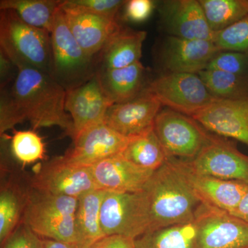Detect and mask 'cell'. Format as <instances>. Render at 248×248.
<instances>
[{
	"instance_id": "obj_26",
	"label": "cell",
	"mask_w": 248,
	"mask_h": 248,
	"mask_svg": "<svg viewBox=\"0 0 248 248\" xmlns=\"http://www.w3.org/2000/svg\"><path fill=\"white\" fill-rule=\"evenodd\" d=\"M63 0H1L0 10L14 11L24 22L51 33Z\"/></svg>"
},
{
	"instance_id": "obj_22",
	"label": "cell",
	"mask_w": 248,
	"mask_h": 248,
	"mask_svg": "<svg viewBox=\"0 0 248 248\" xmlns=\"http://www.w3.org/2000/svg\"><path fill=\"white\" fill-rule=\"evenodd\" d=\"M103 91L112 104H122L138 97L146 85V68L141 62L117 69L96 73Z\"/></svg>"
},
{
	"instance_id": "obj_18",
	"label": "cell",
	"mask_w": 248,
	"mask_h": 248,
	"mask_svg": "<svg viewBox=\"0 0 248 248\" xmlns=\"http://www.w3.org/2000/svg\"><path fill=\"white\" fill-rule=\"evenodd\" d=\"M112 104L103 91L97 74L76 89L66 91L65 108L73 124V140L86 129L104 122Z\"/></svg>"
},
{
	"instance_id": "obj_33",
	"label": "cell",
	"mask_w": 248,
	"mask_h": 248,
	"mask_svg": "<svg viewBox=\"0 0 248 248\" xmlns=\"http://www.w3.org/2000/svg\"><path fill=\"white\" fill-rule=\"evenodd\" d=\"M80 9L103 17L117 19V14L126 4L124 0H68Z\"/></svg>"
},
{
	"instance_id": "obj_32",
	"label": "cell",
	"mask_w": 248,
	"mask_h": 248,
	"mask_svg": "<svg viewBox=\"0 0 248 248\" xmlns=\"http://www.w3.org/2000/svg\"><path fill=\"white\" fill-rule=\"evenodd\" d=\"M206 69L226 72L248 78V54L221 50L210 60Z\"/></svg>"
},
{
	"instance_id": "obj_38",
	"label": "cell",
	"mask_w": 248,
	"mask_h": 248,
	"mask_svg": "<svg viewBox=\"0 0 248 248\" xmlns=\"http://www.w3.org/2000/svg\"><path fill=\"white\" fill-rule=\"evenodd\" d=\"M231 214L248 222V187L237 208Z\"/></svg>"
},
{
	"instance_id": "obj_5",
	"label": "cell",
	"mask_w": 248,
	"mask_h": 248,
	"mask_svg": "<svg viewBox=\"0 0 248 248\" xmlns=\"http://www.w3.org/2000/svg\"><path fill=\"white\" fill-rule=\"evenodd\" d=\"M51 76L66 91L85 84L95 76L94 58L81 48L68 27L61 7L51 33Z\"/></svg>"
},
{
	"instance_id": "obj_34",
	"label": "cell",
	"mask_w": 248,
	"mask_h": 248,
	"mask_svg": "<svg viewBox=\"0 0 248 248\" xmlns=\"http://www.w3.org/2000/svg\"><path fill=\"white\" fill-rule=\"evenodd\" d=\"M1 248H42V240L22 223L1 246Z\"/></svg>"
},
{
	"instance_id": "obj_6",
	"label": "cell",
	"mask_w": 248,
	"mask_h": 248,
	"mask_svg": "<svg viewBox=\"0 0 248 248\" xmlns=\"http://www.w3.org/2000/svg\"><path fill=\"white\" fill-rule=\"evenodd\" d=\"M154 130L169 157L184 160L195 158L211 136L193 118L169 108L160 110Z\"/></svg>"
},
{
	"instance_id": "obj_25",
	"label": "cell",
	"mask_w": 248,
	"mask_h": 248,
	"mask_svg": "<svg viewBox=\"0 0 248 248\" xmlns=\"http://www.w3.org/2000/svg\"><path fill=\"white\" fill-rule=\"evenodd\" d=\"M198 228L193 221L149 231L135 239V248H197Z\"/></svg>"
},
{
	"instance_id": "obj_21",
	"label": "cell",
	"mask_w": 248,
	"mask_h": 248,
	"mask_svg": "<svg viewBox=\"0 0 248 248\" xmlns=\"http://www.w3.org/2000/svg\"><path fill=\"white\" fill-rule=\"evenodd\" d=\"M146 37V31L121 27L94 58L96 71L124 68L141 62Z\"/></svg>"
},
{
	"instance_id": "obj_37",
	"label": "cell",
	"mask_w": 248,
	"mask_h": 248,
	"mask_svg": "<svg viewBox=\"0 0 248 248\" xmlns=\"http://www.w3.org/2000/svg\"><path fill=\"white\" fill-rule=\"evenodd\" d=\"M19 69L4 52L0 50V85L1 89L11 84L17 76Z\"/></svg>"
},
{
	"instance_id": "obj_10",
	"label": "cell",
	"mask_w": 248,
	"mask_h": 248,
	"mask_svg": "<svg viewBox=\"0 0 248 248\" xmlns=\"http://www.w3.org/2000/svg\"><path fill=\"white\" fill-rule=\"evenodd\" d=\"M184 161L196 172L248 184V155L239 151L234 143L224 139L211 135L195 158Z\"/></svg>"
},
{
	"instance_id": "obj_36",
	"label": "cell",
	"mask_w": 248,
	"mask_h": 248,
	"mask_svg": "<svg viewBox=\"0 0 248 248\" xmlns=\"http://www.w3.org/2000/svg\"><path fill=\"white\" fill-rule=\"evenodd\" d=\"M90 248H135V239L124 235H106Z\"/></svg>"
},
{
	"instance_id": "obj_4",
	"label": "cell",
	"mask_w": 248,
	"mask_h": 248,
	"mask_svg": "<svg viewBox=\"0 0 248 248\" xmlns=\"http://www.w3.org/2000/svg\"><path fill=\"white\" fill-rule=\"evenodd\" d=\"M78 199L52 195L30 187L22 223L40 238L78 244Z\"/></svg>"
},
{
	"instance_id": "obj_7",
	"label": "cell",
	"mask_w": 248,
	"mask_h": 248,
	"mask_svg": "<svg viewBox=\"0 0 248 248\" xmlns=\"http://www.w3.org/2000/svg\"><path fill=\"white\" fill-rule=\"evenodd\" d=\"M101 223L105 235H124L136 239L148 232L149 216L143 190L135 193L106 191Z\"/></svg>"
},
{
	"instance_id": "obj_16",
	"label": "cell",
	"mask_w": 248,
	"mask_h": 248,
	"mask_svg": "<svg viewBox=\"0 0 248 248\" xmlns=\"http://www.w3.org/2000/svg\"><path fill=\"white\" fill-rule=\"evenodd\" d=\"M162 107L159 99L146 88L135 99L110 106L104 123L124 136H135L154 126Z\"/></svg>"
},
{
	"instance_id": "obj_1",
	"label": "cell",
	"mask_w": 248,
	"mask_h": 248,
	"mask_svg": "<svg viewBox=\"0 0 248 248\" xmlns=\"http://www.w3.org/2000/svg\"><path fill=\"white\" fill-rule=\"evenodd\" d=\"M66 91L50 75L20 68L14 81L1 89L0 134L29 122L32 130L58 126L73 138V124L65 108Z\"/></svg>"
},
{
	"instance_id": "obj_11",
	"label": "cell",
	"mask_w": 248,
	"mask_h": 248,
	"mask_svg": "<svg viewBox=\"0 0 248 248\" xmlns=\"http://www.w3.org/2000/svg\"><path fill=\"white\" fill-rule=\"evenodd\" d=\"M31 187L52 195L78 200L91 191L99 190L91 167L72 164L63 156L42 164L31 179Z\"/></svg>"
},
{
	"instance_id": "obj_23",
	"label": "cell",
	"mask_w": 248,
	"mask_h": 248,
	"mask_svg": "<svg viewBox=\"0 0 248 248\" xmlns=\"http://www.w3.org/2000/svg\"><path fill=\"white\" fill-rule=\"evenodd\" d=\"M106 191L94 190L78 200L76 226L78 248H90L106 236L101 223V208Z\"/></svg>"
},
{
	"instance_id": "obj_28",
	"label": "cell",
	"mask_w": 248,
	"mask_h": 248,
	"mask_svg": "<svg viewBox=\"0 0 248 248\" xmlns=\"http://www.w3.org/2000/svg\"><path fill=\"white\" fill-rule=\"evenodd\" d=\"M209 92L217 99L248 100V78L216 70L199 73Z\"/></svg>"
},
{
	"instance_id": "obj_24",
	"label": "cell",
	"mask_w": 248,
	"mask_h": 248,
	"mask_svg": "<svg viewBox=\"0 0 248 248\" xmlns=\"http://www.w3.org/2000/svg\"><path fill=\"white\" fill-rule=\"evenodd\" d=\"M121 156L140 167L152 171L164 166L169 158L155 133L154 126L130 137Z\"/></svg>"
},
{
	"instance_id": "obj_39",
	"label": "cell",
	"mask_w": 248,
	"mask_h": 248,
	"mask_svg": "<svg viewBox=\"0 0 248 248\" xmlns=\"http://www.w3.org/2000/svg\"><path fill=\"white\" fill-rule=\"evenodd\" d=\"M42 240V248H78L76 245L66 244V243L60 242L54 240L44 239Z\"/></svg>"
},
{
	"instance_id": "obj_14",
	"label": "cell",
	"mask_w": 248,
	"mask_h": 248,
	"mask_svg": "<svg viewBox=\"0 0 248 248\" xmlns=\"http://www.w3.org/2000/svg\"><path fill=\"white\" fill-rule=\"evenodd\" d=\"M68 27L90 58H94L121 26L117 19L92 14L63 0L61 6Z\"/></svg>"
},
{
	"instance_id": "obj_17",
	"label": "cell",
	"mask_w": 248,
	"mask_h": 248,
	"mask_svg": "<svg viewBox=\"0 0 248 248\" xmlns=\"http://www.w3.org/2000/svg\"><path fill=\"white\" fill-rule=\"evenodd\" d=\"M158 9L161 24L169 35L213 42L215 32L209 27L200 1L169 0L162 1Z\"/></svg>"
},
{
	"instance_id": "obj_2",
	"label": "cell",
	"mask_w": 248,
	"mask_h": 248,
	"mask_svg": "<svg viewBox=\"0 0 248 248\" xmlns=\"http://www.w3.org/2000/svg\"><path fill=\"white\" fill-rule=\"evenodd\" d=\"M149 231L193 221L202 202L169 159L156 170L144 189Z\"/></svg>"
},
{
	"instance_id": "obj_30",
	"label": "cell",
	"mask_w": 248,
	"mask_h": 248,
	"mask_svg": "<svg viewBox=\"0 0 248 248\" xmlns=\"http://www.w3.org/2000/svg\"><path fill=\"white\" fill-rule=\"evenodd\" d=\"M11 147L15 158L24 165L32 164L45 157V143L33 130L14 131Z\"/></svg>"
},
{
	"instance_id": "obj_3",
	"label": "cell",
	"mask_w": 248,
	"mask_h": 248,
	"mask_svg": "<svg viewBox=\"0 0 248 248\" xmlns=\"http://www.w3.org/2000/svg\"><path fill=\"white\" fill-rule=\"evenodd\" d=\"M0 50L18 69L31 68L51 75L50 32L24 22L13 10H0Z\"/></svg>"
},
{
	"instance_id": "obj_12",
	"label": "cell",
	"mask_w": 248,
	"mask_h": 248,
	"mask_svg": "<svg viewBox=\"0 0 248 248\" xmlns=\"http://www.w3.org/2000/svg\"><path fill=\"white\" fill-rule=\"evenodd\" d=\"M129 138L102 122L77 135L73 140V146L63 158L76 166L91 167L104 160L122 155Z\"/></svg>"
},
{
	"instance_id": "obj_19",
	"label": "cell",
	"mask_w": 248,
	"mask_h": 248,
	"mask_svg": "<svg viewBox=\"0 0 248 248\" xmlns=\"http://www.w3.org/2000/svg\"><path fill=\"white\" fill-rule=\"evenodd\" d=\"M221 51L212 41L188 40L167 36L160 53V59L169 73L199 74Z\"/></svg>"
},
{
	"instance_id": "obj_35",
	"label": "cell",
	"mask_w": 248,
	"mask_h": 248,
	"mask_svg": "<svg viewBox=\"0 0 248 248\" xmlns=\"http://www.w3.org/2000/svg\"><path fill=\"white\" fill-rule=\"evenodd\" d=\"M124 18L128 22L140 23L149 18L155 9L152 0H130L125 4Z\"/></svg>"
},
{
	"instance_id": "obj_20",
	"label": "cell",
	"mask_w": 248,
	"mask_h": 248,
	"mask_svg": "<svg viewBox=\"0 0 248 248\" xmlns=\"http://www.w3.org/2000/svg\"><path fill=\"white\" fill-rule=\"evenodd\" d=\"M91 169L99 190L120 193L143 190L155 172L140 167L121 155L100 161Z\"/></svg>"
},
{
	"instance_id": "obj_13",
	"label": "cell",
	"mask_w": 248,
	"mask_h": 248,
	"mask_svg": "<svg viewBox=\"0 0 248 248\" xmlns=\"http://www.w3.org/2000/svg\"><path fill=\"white\" fill-rule=\"evenodd\" d=\"M192 192L203 203L232 213L242 200L248 184L228 181L196 172L183 159L169 157Z\"/></svg>"
},
{
	"instance_id": "obj_8",
	"label": "cell",
	"mask_w": 248,
	"mask_h": 248,
	"mask_svg": "<svg viewBox=\"0 0 248 248\" xmlns=\"http://www.w3.org/2000/svg\"><path fill=\"white\" fill-rule=\"evenodd\" d=\"M147 89L163 107L192 117L213 102L198 74L168 73L151 81Z\"/></svg>"
},
{
	"instance_id": "obj_15",
	"label": "cell",
	"mask_w": 248,
	"mask_h": 248,
	"mask_svg": "<svg viewBox=\"0 0 248 248\" xmlns=\"http://www.w3.org/2000/svg\"><path fill=\"white\" fill-rule=\"evenodd\" d=\"M192 118L208 131L248 146V100L215 98Z\"/></svg>"
},
{
	"instance_id": "obj_9",
	"label": "cell",
	"mask_w": 248,
	"mask_h": 248,
	"mask_svg": "<svg viewBox=\"0 0 248 248\" xmlns=\"http://www.w3.org/2000/svg\"><path fill=\"white\" fill-rule=\"evenodd\" d=\"M197 248H248V222L210 204L195 215Z\"/></svg>"
},
{
	"instance_id": "obj_31",
	"label": "cell",
	"mask_w": 248,
	"mask_h": 248,
	"mask_svg": "<svg viewBox=\"0 0 248 248\" xmlns=\"http://www.w3.org/2000/svg\"><path fill=\"white\" fill-rule=\"evenodd\" d=\"M213 42L220 50L248 54V15L224 30L215 32Z\"/></svg>"
},
{
	"instance_id": "obj_27",
	"label": "cell",
	"mask_w": 248,
	"mask_h": 248,
	"mask_svg": "<svg viewBox=\"0 0 248 248\" xmlns=\"http://www.w3.org/2000/svg\"><path fill=\"white\" fill-rule=\"evenodd\" d=\"M29 190L15 185L1 187L0 192V243L1 246L19 226L27 203Z\"/></svg>"
},
{
	"instance_id": "obj_29",
	"label": "cell",
	"mask_w": 248,
	"mask_h": 248,
	"mask_svg": "<svg viewBox=\"0 0 248 248\" xmlns=\"http://www.w3.org/2000/svg\"><path fill=\"white\" fill-rule=\"evenodd\" d=\"M214 32L224 30L248 15V0H200Z\"/></svg>"
}]
</instances>
